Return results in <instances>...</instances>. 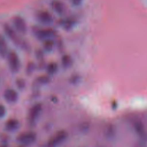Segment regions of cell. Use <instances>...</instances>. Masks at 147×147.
<instances>
[{"instance_id": "1", "label": "cell", "mask_w": 147, "mask_h": 147, "mask_svg": "<svg viewBox=\"0 0 147 147\" xmlns=\"http://www.w3.org/2000/svg\"><path fill=\"white\" fill-rule=\"evenodd\" d=\"M3 29L6 34L17 47H19L24 51L28 52L30 51V48L28 43L20 38L15 30L9 25L5 24L3 26Z\"/></svg>"}, {"instance_id": "2", "label": "cell", "mask_w": 147, "mask_h": 147, "mask_svg": "<svg viewBox=\"0 0 147 147\" xmlns=\"http://www.w3.org/2000/svg\"><path fill=\"white\" fill-rule=\"evenodd\" d=\"M42 105L40 102L34 103L29 109L28 113L27 122L30 127H33L36 125L42 111Z\"/></svg>"}, {"instance_id": "3", "label": "cell", "mask_w": 147, "mask_h": 147, "mask_svg": "<svg viewBox=\"0 0 147 147\" xmlns=\"http://www.w3.org/2000/svg\"><path fill=\"white\" fill-rule=\"evenodd\" d=\"M33 35L38 40L45 41L52 39L56 36V31L51 28H40L34 26L32 28Z\"/></svg>"}, {"instance_id": "4", "label": "cell", "mask_w": 147, "mask_h": 147, "mask_svg": "<svg viewBox=\"0 0 147 147\" xmlns=\"http://www.w3.org/2000/svg\"><path fill=\"white\" fill-rule=\"evenodd\" d=\"M6 58L10 72L13 74L18 73L21 68V61L18 54L14 51L8 52Z\"/></svg>"}, {"instance_id": "5", "label": "cell", "mask_w": 147, "mask_h": 147, "mask_svg": "<svg viewBox=\"0 0 147 147\" xmlns=\"http://www.w3.org/2000/svg\"><path fill=\"white\" fill-rule=\"evenodd\" d=\"M37 139V134L33 131H26L19 134L16 137V141L22 146L30 145Z\"/></svg>"}, {"instance_id": "6", "label": "cell", "mask_w": 147, "mask_h": 147, "mask_svg": "<svg viewBox=\"0 0 147 147\" xmlns=\"http://www.w3.org/2000/svg\"><path fill=\"white\" fill-rule=\"evenodd\" d=\"M68 136V133L66 130H58L48 141L47 144V147H57L67 138Z\"/></svg>"}, {"instance_id": "7", "label": "cell", "mask_w": 147, "mask_h": 147, "mask_svg": "<svg viewBox=\"0 0 147 147\" xmlns=\"http://www.w3.org/2000/svg\"><path fill=\"white\" fill-rule=\"evenodd\" d=\"M36 18L38 22L44 25H51L53 22L52 15L47 11H40L37 13Z\"/></svg>"}, {"instance_id": "8", "label": "cell", "mask_w": 147, "mask_h": 147, "mask_svg": "<svg viewBox=\"0 0 147 147\" xmlns=\"http://www.w3.org/2000/svg\"><path fill=\"white\" fill-rule=\"evenodd\" d=\"M13 22L16 29L21 34H25L27 31V25L24 19L19 16H15L13 19Z\"/></svg>"}, {"instance_id": "9", "label": "cell", "mask_w": 147, "mask_h": 147, "mask_svg": "<svg viewBox=\"0 0 147 147\" xmlns=\"http://www.w3.org/2000/svg\"><path fill=\"white\" fill-rule=\"evenodd\" d=\"M3 96L5 101L9 103H14L18 99V94L17 91L11 88H7L4 91Z\"/></svg>"}, {"instance_id": "10", "label": "cell", "mask_w": 147, "mask_h": 147, "mask_svg": "<svg viewBox=\"0 0 147 147\" xmlns=\"http://www.w3.org/2000/svg\"><path fill=\"white\" fill-rule=\"evenodd\" d=\"M5 129L8 132H14L20 127V122L16 118H10L5 123Z\"/></svg>"}, {"instance_id": "11", "label": "cell", "mask_w": 147, "mask_h": 147, "mask_svg": "<svg viewBox=\"0 0 147 147\" xmlns=\"http://www.w3.org/2000/svg\"><path fill=\"white\" fill-rule=\"evenodd\" d=\"M51 82V78L48 75H42L37 77L33 83V87H37L40 86H44Z\"/></svg>"}, {"instance_id": "12", "label": "cell", "mask_w": 147, "mask_h": 147, "mask_svg": "<svg viewBox=\"0 0 147 147\" xmlns=\"http://www.w3.org/2000/svg\"><path fill=\"white\" fill-rule=\"evenodd\" d=\"M51 7L52 9L58 14H62L65 10L64 3L59 0H53L51 2Z\"/></svg>"}, {"instance_id": "13", "label": "cell", "mask_w": 147, "mask_h": 147, "mask_svg": "<svg viewBox=\"0 0 147 147\" xmlns=\"http://www.w3.org/2000/svg\"><path fill=\"white\" fill-rule=\"evenodd\" d=\"M8 52V47L6 40L2 35H0V56L2 58H5Z\"/></svg>"}, {"instance_id": "14", "label": "cell", "mask_w": 147, "mask_h": 147, "mask_svg": "<svg viewBox=\"0 0 147 147\" xmlns=\"http://www.w3.org/2000/svg\"><path fill=\"white\" fill-rule=\"evenodd\" d=\"M134 127L137 134L142 138H145V130L143 123L141 121H136L134 123Z\"/></svg>"}, {"instance_id": "15", "label": "cell", "mask_w": 147, "mask_h": 147, "mask_svg": "<svg viewBox=\"0 0 147 147\" xmlns=\"http://www.w3.org/2000/svg\"><path fill=\"white\" fill-rule=\"evenodd\" d=\"M75 23V22L72 18L63 19L59 21V24L67 30H69L71 29L74 26Z\"/></svg>"}, {"instance_id": "16", "label": "cell", "mask_w": 147, "mask_h": 147, "mask_svg": "<svg viewBox=\"0 0 147 147\" xmlns=\"http://www.w3.org/2000/svg\"><path fill=\"white\" fill-rule=\"evenodd\" d=\"M47 72L49 75H54L58 71V64L56 62H50L47 65H46Z\"/></svg>"}, {"instance_id": "17", "label": "cell", "mask_w": 147, "mask_h": 147, "mask_svg": "<svg viewBox=\"0 0 147 147\" xmlns=\"http://www.w3.org/2000/svg\"><path fill=\"white\" fill-rule=\"evenodd\" d=\"M61 63L63 68H69L72 66L73 61L71 57L69 55H64L61 57Z\"/></svg>"}, {"instance_id": "18", "label": "cell", "mask_w": 147, "mask_h": 147, "mask_svg": "<svg viewBox=\"0 0 147 147\" xmlns=\"http://www.w3.org/2000/svg\"><path fill=\"white\" fill-rule=\"evenodd\" d=\"M36 68H37L36 64L33 61H30L26 64V66L25 67V74L27 75L30 76L33 74V72L35 71Z\"/></svg>"}, {"instance_id": "19", "label": "cell", "mask_w": 147, "mask_h": 147, "mask_svg": "<svg viewBox=\"0 0 147 147\" xmlns=\"http://www.w3.org/2000/svg\"><path fill=\"white\" fill-rule=\"evenodd\" d=\"M55 45V44L54 41L52 40V39H49V40L44 41L43 47L45 51L49 52L53 50Z\"/></svg>"}, {"instance_id": "20", "label": "cell", "mask_w": 147, "mask_h": 147, "mask_svg": "<svg viewBox=\"0 0 147 147\" xmlns=\"http://www.w3.org/2000/svg\"><path fill=\"white\" fill-rule=\"evenodd\" d=\"M115 134V127L113 125H109L107 126L106 130V135L107 137L109 138H111L113 137H114Z\"/></svg>"}, {"instance_id": "21", "label": "cell", "mask_w": 147, "mask_h": 147, "mask_svg": "<svg viewBox=\"0 0 147 147\" xmlns=\"http://www.w3.org/2000/svg\"><path fill=\"white\" fill-rule=\"evenodd\" d=\"M16 86L20 90H23L26 87V82L24 79L18 78L16 79L15 81Z\"/></svg>"}, {"instance_id": "22", "label": "cell", "mask_w": 147, "mask_h": 147, "mask_svg": "<svg viewBox=\"0 0 147 147\" xmlns=\"http://www.w3.org/2000/svg\"><path fill=\"white\" fill-rule=\"evenodd\" d=\"M35 55L36 58L39 60H42L44 57V53L41 49H37L35 52Z\"/></svg>"}, {"instance_id": "23", "label": "cell", "mask_w": 147, "mask_h": 147, "mask_svg": "<svg viewBox=\"0 0 147 147\" xmlns=\"http://www.w3.org/2000/svg\"><path fill=\"white\" fill-rule=\"evenodd\" d=\"M6 113V109L5 106L0 103V118H2L5 117Z\"/></svg>"}, {"instance_id": "24", "label": "cell", "mask_w": 147, "mask_h": 147, "mask_svg": "<svg viewBox=\"0 0 147 147\" xmlns=\"http://www.w3.org/2000/svg\"><path fill=\"white\" fill-rule=\"evenodd\" d=\"M79 80V76L78 75H73L69 79V82L72 84H76Z\"/></svg>"}, {"instance_id": "25", "label": "cell", "mask_w": 147, "mask_h": 147, "mask_svg": "<svg viewBox=\"0 0 147 147\" xmlns=\"http://www.w3.org/2000/svg\"><path fill=\"white\" fill-rule=\"evenodd\" d=\"M82 1L83 0H71L72 4L75 6H79L80 5H81V3H82Z\"/></svg>"}, {"instance_id": "26", "label": "cell", "mask_w": 147, "mask_h": 147, "mask_svg": "<svg viewBox=\"0 0 147 147\" xmlns=\"http://www.w3.org/2000/svg\"><path fill=\"white\" fill-rule=\"evenodd\" d=\"M88 127H89V126L86 123H83L82 124V125L80 126V127L82 128V130H83V131L84 130V129H86V130H87V129H88Z\"/></svg>"}, {"instance_id": "27", "label": "cell", "mask_w": 147, "mask_h": 147, "mask_svg": "<svg viewBox=\"0 0 147 147\" xmlns=\"http://www.w3.org/2000/svg\"><path fill=\"white\" fill-rule=\"evenodd\" d=\"M0 147H9L7 145H0Z\"/></svg>"}, {"instance_id": "28", "label": "cell", "mask_w": 147, "mask_h": 147, "mask_svg": "<svg viewBox=\"0 0 147 147\" xmlns=\"http://www.w3.org/2000/svg\"><path fill=\"white\" fill-rule=\"evenodd\" d=\"M18 147H24V146H22V145H20V146H18Z\"/></svg>"}, {"instance_id": "29", "label": "cell", "mask_w": 147, "mask_h": 147, "mask_svg": "<svg viewBox=\"0 0 147 147\" xmlns=\"http://www.w3.org/2000/svg\"><path fill=\"white\" fill-rule=\"evenodd\" d=\"M98 147H103V146H102V145H101V146H98Z\"/></svg>"}, {"instance_id": "30", "label": "cell", "mask_w": 147, "mask_h": 147, "mask_svg": "<svg viewBox=\"0 0 147 147\" xmlns=\"http://www.w3.org/2000/svg\"><path fill=\"white\" fill-rule=\"evenodd\" d=\"M0 84H1V79H0Z\"/></svg>"}]
</instances>
